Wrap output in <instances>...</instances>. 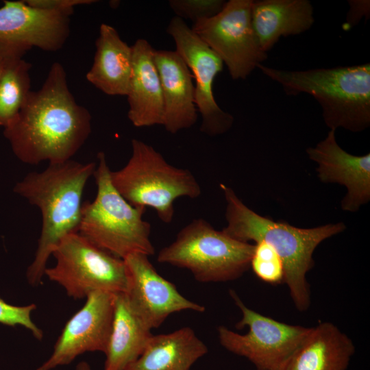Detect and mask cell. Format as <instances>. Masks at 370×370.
<instances>
[{
	"instance_id": "1",
	"label": "cell",
	"mask_w": 370,
	"mask_h": 370,
	"mask_svg": "<svg viewBox=\"0 0 370 370\" xmlns=\"http://www.w3.org/2000/svg\"><path fill=\"white\" fill-rule=\"evenodd\" d=\"M91 115L71 92L64 68L54 62L41 86L32 90L14 121L4 128L16 157L35 165L71 159L89 137Z\"/></svg>"
},
{
	"instance_id": "2",
	"label": "cell",
	"mask_w": 370,
	"mask_h": 370,
	"mask_svg": "<svg viewBox=\"0 0 370 370\" xmlns=\"http://www.w3.org/2000/svg\"><path fill=\"white\" fill-rule=\"evenodd\" d=\"M94 162L69 160L50 163L40 172L27 174L14 187V192L38 207L42 227L34 260L27 271L29 284L41 283L49 258L67 235L78 232L86 184L93 175Z\"/></svg>"
},
{
	"instance_id": "3",
	"label": "cell",
	"mask_w": 370,
	"mask_h": 370,
	"mask_svg": "<svg viewBox=\"0 0 370 370\" xmlns=\"http://www.w3.org/2000/svg\"><path fill=\"white\" fill-rule=\"evenodd\" d=\"M225 201L227 226L222 231L239 241H264L273 247L284 266L285 283L295 308L306 311L311 302L306 275L314 266L313 253L325 239L346 229L343 222L300 228L275 221L249 208L230 187L220 184Z\"/></svg>"
},
{
	"instance_id": "4",
	"label": "cell",
	"mask_w": 370,
	"mask_h": 370,
	"mask_svg": "<svg viewBox=\"0 0 370 370\" xmlns=\"http://www.w3.org/2000/svg\"><path fill=\"white\" fill-rule=\"evenodd\" d=\"M257 68L279 83L287 95L306 93L313 97L330 130L341 127L358 132L369 127V63L305 71L278 69L262 64Z\"/></svg>"
},
{
	"instance_id": "5",
	"label": "cell",
	"mask_w": 370,
	"mask_h": 370,
	"mask_svg": "<svg viewBox=\"0 0 370 370\" xmlns=\"http://www.w3.org/2000/svg\"><path fill=\"white\" fill-rule=\"evenodd\" d=\"M97 159L93 174L97 195L92 201L82 204L78 233L121 259L132 253L154 254L151 225L143 219L146 208L131 205L116 190L103 151Z\"/></svg>"
},
{
	"instance_id": "6",
	"label": "cell",
	"mask_w": 370,
	"mask_h": 370,
	"mask_svg": "<svg viewBox=\"0 0 370 370\" xmlns=\"http://www.w3.org/2000/svg\"><path fill=\"white\" fill-rule=\"evenodd\" d=\"M131 143L130 158L123 168L110 172L111 182L131 205L152 208L162 222L170 223L175 201L199 197V184L189 170L172 166L152 146L135 138Z\"/></svg>"
},
{
	"instance_id": "7",
	"label": "cell",
	"mask_w": 370,
	"mask_h": 370,
	"mask_svg": "<svg viewBox=\"0 0 370 370\" xmlns=\"http://www.w3.org/2000/svg\"><path fill=\"white\" fill-rule=\"evenodd\" d=\"M254 249V245L236 240L199 218L159 251L157 260L186 269L201 282H227L249 269Z\"/></svg>"
},
{
	"instance_id": "8",
	"label": "cell",
	"mask_w": 370,
	"mask_h": 370,
	"mask_svg": "<svg viewBox=\"0 0 370 370\" xmlns=\"http://www.w3.org/2000/svg\"><path fill=\"white\" fill-rule=\"evenodd\" d=\"M56 264L46 268L49 280L74 299L94 291L125 293L127 280L123 259L97 247L78 232L66 236L53 250Z\"/></svg>"
},
{
	"instance_id": "9",
	"label": "cell",
	"mask_w": 370,
	"mask_h": 370,
	"mask_svg": "<svg viewBox=\"0 0 370 370\" xmlns=\"http://www.w3.org/2000/svg\"><path fill=\"white\" fill-rule=\"evenodd\" d=\"M230 295L242 313L236 328L248 327L249 331L241 334L221 325L217 328L221 345L227 351L246 358L257 370H282L310 328L264 316L247 307L234 290H230Z\"/></svg>"
},
{
	"instance_id": "10",
	"label": "cell",
	"mask_w": 370,
	"mask_h": 370,
	"mask_svg": "<svg viewBox=\"0 0 370 370\" xmlns=\"http://www.w3.org/2000/svg\"><path fill=\"white\" fill-rule=\"evenodd\" d=\"M252 0H230L215 16L193 23L192 30L221 58L234 80L245 79L267 59L251 21Z\"/></svg>"
},
{
	"instance_id": "11",
	"label": "cell",
	"mask_w": 370,
	"mask_h": 370,
	"mask_svg": "<svg viewBox=\"0 0 370 370\" xmlns=\"http://www.w3.org/2000/svg\"><path fill=\"white\" fill-rule=\"evenodd\" d=\"M166 32L195 79V101L201 116L200 131L210 136L225 133L232 127L234 116L219 107L213 94V82L223 70V62L184 20L173 17Z\"/></svg>"
},
{
	"instance_id": "12",
	"label": "cell",
	"mask_w": 370,
	"mask_h": 370,
	"mask_svg": "<svg viewBox=\"0 0 370 370\" xmlns=\"http://www.w3.org/2000/svg\"><path fill=\"white\" fill-rule=\"evenodd\" d=\"M123 260L127 272V300L151 330L158 328L174 312L205 311L204 306L184 297L173 283L162 277L149 256L132 253Z\"/></svg>"
},
{
	"instance_id": "13",
	"label": "cell",
	"mask_w": 370,
	"mask_h": 370,
	"mask_svg": "<svg viewBox=\"0 0 370 370\" xmlns=\"http://www.w3.org/2000/svg\"><path fill=\"white\" fill-rule=\"evenodd\" d=\"M114 317V294L94 291L83 307L66 323L50 357L37 370L70 364L87 352L105 354Z\"/></svg>"
},
{
	"instance_id": "14",
	"label": "cell",
	"mask_w": 370,
	"mask_h": 370,
	"mask_svg": "<svg viewBox=\"0 0 370 370\" xmlns=\"http://www.w3.org/2000/svg\"><path fill=\"white\" fill-rule=\"evenodd\" d=\"M0 7V43L27 51L61 49L69 36L71 15L38 9L25 1H3Z\"/></svg>"
},
{
	"instance_id": "15",
	"label": "cell",
	"mask_w": 370,
	"mask_h": 370,
	"mask_svg": "<svg viewBox=\"0 0 370 370\" xmlns=\"http://www.w3.org/2000/svg\"><path fill=\"white\" fill-rule=\"evenodd\" d=\"M306 153L318 165L319 180L324 183H337L347 188L341 201L343 210L356 212L370 200V153L355 156L337 143L335 130H330L326 137Z\"/></svg>"
},
{
	"instance_id": "16",
	"label": "cell",
	"mask_w": 370,
	"mask_h": 370,
	"mask_svg": "<svg viewBox=\"0 0 370 370\" xmlns=\"http://www.w3.org/2000/svg\"><path fill=\"white\" fill-rule=\"evenodd\" d=\"M153 60L162 90V126L171 134L188 129L197 121L193 75L176 51L154 50Z\"/></svg>"
},
{
	"instance_id": "17",
	"label": "cell",
	"mask_w": 370,
	"mask_h": 370,
	"mask_svg": "<svg viewBox=\"0 0 370 370\" xmlns=\"http://www.w3.org/2000/svg\"><path fill=\"white\" fill-rule=\"evenodd\" d=\"M132 73L127 95L128 119L136 127L162 125L164 108L160 77L153 60L154 49L145 39L132 46Z\"/></svg>"
},
{
	"instance_id": "18",
	"label": "cell",
	"mask_w": 370,
	"mask_h": 370,
	"mask_svg": "<svg viewBox=\"0 0 370 370\" xmlns=\"http://www.w3.org/2000/svg\"><path fill=\"white\" fill-rule=\"evenodd\" d=\"M352 340L331 322L310 330L282 370H347L355 353Z\"/></svg>"
},
{
	"instance_id": "19",
	"label": "cell",
	"mask_w": 370,
	"mask_h": 370,
	"mask_svg": "<svg viewBox=\"0 0 370 370\" xmlns=\"http://www.w3.org/2000/svg\"><path fill=\"white\" fill-rule=\"evenodd\" d=\"M95 48L86 79L108 95L127 96L132 73V46L121 38L114 27L101 23Z\"/></svg>"
},
{
	"instance_id": "20",
	"label": "cell",
	"mask_w": 370,
	"mask_h": 370,
	"mask_svg": "<svg viewBox=\"0 0 370 370\" xmlns=\"http://www.w3.org/2000/svg\"><path fill=\"white\" fill-rule=\"evenodd\" d=\"M252 25L262 50L267 52L281 37L300 34L314 24L308 0L252 1Z\"/></svg>"
},
{
	"instance_id": "21",
	"label": "cell",
	"mask_w": 370,
	"mask_h": 370,
	"mask_svg": "<svg viewBox=\"0 0 370 370\" xmlns=\"http://www.w3.org/2000/svg\"><path fill=\"white\" fill-rule=\"evenodd\" d=\"M208 352L193 330L184 327L153 335L139 358L125 370H190Z\"/></svg>"
},
{
	"instance_id": "22",
	"label": "cell",
	"mask_w": 370,
	"mask_h": 370,
	"mask_svg": "<svg viewBox=\"0 0 370 370\" xmlns=\"http://www.w3.org/2000/svg\"><path fill=\"white\" fill-rule=\"evenodd\" d=\"M152 336L125 293L114 294V317L103 370H125L139 358Z\"/></svg>"
},
{
	"instance_id": "23",
	"label": "cell",
	"mask_w": 370,
	"mask_h": 370,
	"mask_svg": "<svg viewBox=\"0 0 370 370\" xmlns=\"http://www.w3.org/2000/svg\"><path fill=\"white\" fill-rule=\"evenodd\" d=\"M26 52L11 49L8 52L0 78V126L10 125L31 92V64L23 58Z\"/></svg>"
},
{
	"instance_id": "24",
	"label": "cell",
	"mask_w": 370,
	"mask_h": 370,
	"mask_svg": "<svg viewBox=\"0 0 370 370\" xmlns=\"http://www.w3.org/2000/svg\"><path fill=\"white\" fill-rule=\"evenodd\" d=\"M250 267L257 278L266 283H284L282 260L273 247L264 241L255 243Z\"/></svg>"
},
{
	"instance_id": "25",
	"label": "cell",
	"mask_w": 370,
	"mask_h": 370,
	"mask_svg": "<svg viewBox=\"0 0 370 370\" xmlns=\"http://www.w3.org/2000/svg\"><path fill=\"white\" fill-rule=\"evenodd\" d=\"M224 0H170L169 5L177 16L193 23L211 18L224 7Z\"/></svg>"
},
{
	"instance_id": "26",
	"label": "cell",
	"mask_w": 370,
	"mask_h": 370,
	"mask_svg": "<svg viewBox=\"0 0 370 370\" xmlns=\"http://www.w3.org/2000/svg\"><path fill=\"white\" fill-rule=\"evenodd\" d=\"M36 308L34 304L23 306L10 305L0 297V323L12 326H23L29 330L36 339L42 340L43 332L31 318V314Z\"/></svg>"
},
{
	"instance_id": "27",
	"label": "cell",
	"mask_w": 370,
	"mask_h": 370,
	"mask_svg": "<svg viewBox=\"0 0 370 370\" xmlns=\"http://www.w3.org/2000/svg\"><path fill=\"white\" fill-rule=\"evenodd\" d=\"M29 5L41 10L56 11L71 15L74 8L97 2L95 0H25Z\"/></svg>"
},
{
	"instance_id": "28",
	"label": "cell",
	"mask_w": 370,
	"mask_h": 370,
	"mask_svg": "<svg viewBox=\"0 0 370 370\" xmlns=\"http://www.w3.org/2000/svg\"><path fill=\"white\" fill-rule=\"evenodd\" d=\"M348 3L349 10L345 22L343 24V29L345 31L349 30L356 25L362 17L369 18L370 14V1L369 0H349Z\"/></svg>"
},
{
	"instance_id": "29",
	"label": "cell",
	"mask_w": 370,
	"mask_h": 370,
	"mask_svg": "<svg viewBox=\"0 0 370 370\" xmlns=\"http://www.w3.org/2000/svg\"><path fill=\"white\" fill-rule=\"evenodd\" d=\"M12 49L10 47L0 46V78L4 68L8 52Z\"/></svg>"
},
{
	"instance_id": "30",
	"label": "cell",
	"mask_w": 370,
	"mask_h": 370,
	"mask_svg": "<svg viewBox=\"0 0 370 370\" xmlns=\"http://www.w3.org/2000/svg\"><path fill=\"white\" fill-rule=\"evenodd\" d=\"M76 370H92V369L86 362L82 361L77 364Z\"/></svg>"
}]
</instances>
